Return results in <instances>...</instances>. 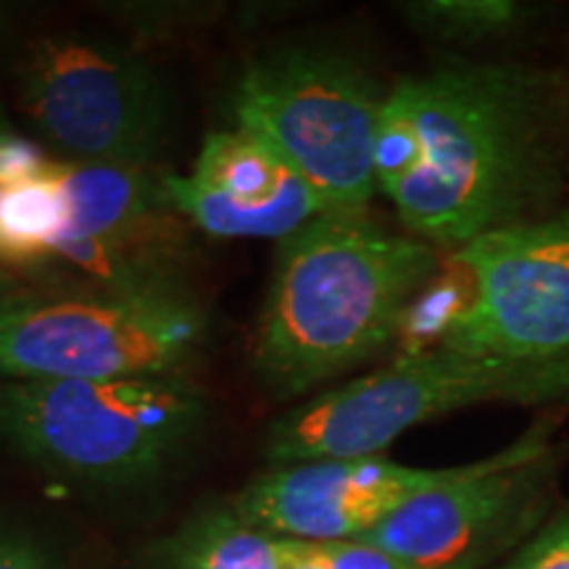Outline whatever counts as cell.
I'll use <instances>...</instances> for the list:
<instances>
[{"label": "cell", "instance_id": "20", "mask_svg": "<svg viewBox=\"0 0 569 569\" xmlns=\"http://www.w3.org/2000/svg\"><path fill=\"white\" fill-rule=\"evenodd\" d=\"M284 540V569H332L330 546L311 540Z\"/></svg>", "mask_w": 569, "mask_h": 569}, {"label": "cell", "instance_id": "13", "mask_svg": "<svg viewBox=\"0 0 569 569\" xmlns=\"http://www.w3.org/2000/svg\"><path fill=\"white\" fill-rule=\"evenodd\" d=\"M138 569H284V540L251 528L227 503L153 540Z\"/></svg>", "mask_w": 569, "mask_h": 569}, {"label": "cell", "instance_id": "2", "mask_svg": "<svg viewBox=\"0 0 569 569\" xmlns=\"http://www.w3.org/2000/svg\"><path fill=\"white\" fill-rule=\"evenodd\" d=\"M438 264L430 243L386 230L367 211H327L280 240L251 343L264 393L298 398L380 353Z\"/></svg>", "mask_w": 569, "mask_h": 569}, {"label": "cell", "instance_id": "18", "mask_svg": "<svg viewBox=\"0 0 569 569\" xmlns=\"http://www.w3.org/2000/svg\"><path fill=\"white\" fill-rule=\"evenodd\" d=\"M501 569H569V511L551 519Z\"/></svg>", "mask_w": 569, "mask_h": 569}, {"label": "cell", "instance_id": "21", "mask_svg": "<svg viewBox=\"0 0 569 569\" xmlns=\"http://www.w3.org/2000/svg\"><path fill=\"white\" fill-rule=\"evenodd\" d=\"M38 290L40 288H34L32 282H24L19 274L0 269V311H6V309H11V306L21 303L24 298L38 293Z\"/></svg>", "mask_w": 569, "mask_h": 569}, {"label": "cell", "instance_id": "19", "mask_svg": "<svg viewBox=\"0 0 569 569\" xmlns=\"http://www.w3.org/2000/svg\"><path fill=\"white\" fill-rule=\"evenodd\" d=\"M330 546V567L332 569H478L486 561H467L457 567H419L407 559H398L393 553L375 549V546L361 543V540H340Z\"/></svg>", "mask_w": 569, "mask_h": 569}, {"label": "cell", "instance_id": "16", "mask_svg": "<svg viewBox=\"0 0 569 569\" xmlns=\"http://www.w3.org/2000/svg\"><path fill=\"white\" fill-rule=\"evenodd\" d=\"M101 13L111 17L122 30H127L134 38H174V34L201 30V27L211 24V19L222 11L219 3H167V0H156V3H146V0H134V3H101L98 6Z\"/></svg>", "mask_w": 569, "mask_h": 569}, {"label": "cell", "instance_id": "23", "mask_svg": "<svg viewBox=\"0 0 569 569\" xmlns=\"http://www.w3.org/2000/svg\"><path fill=\"white\" fill-rule=\"evenodd\" d=\"M11 130H9V127H6L3 122H0V140H3L6 138V134H9Z\"/></svg>", "mask_w": 569, "mask_h": 569}, {"label": "cell", "instance_id": "22", "mask_svg": "<svg viewBox=\"0 0 569 569\" xmlns=\"http://www.w3.org/2000/svg\"><path fill=\"white\" fill-rule=\"evenodd\" d=\"M11 21H13V9L11 6L0 3V38H3V34H9Z\"/></svg>", "mask_w": 569, "mask_h": 569}, {"label": "cell", "instance_id": "10", "mask_svg": "<svg viewBox=\"0 0 569 569\" xmlns=\"http://www.w3.org/2000/svg\"><path fill=\"white\" fill-rule=\"evenodd\" d=\"M459 472L461 467H407L382 457L301 461L248 482L230 507L267 536L340 543L367 536L411 498Z\"/></svg>", "mask_w": 569, "mask_h": 569}, {"label": "cell", "instance_id": "12", "mask_svg": "<svg viewBox=\"0 0 569 569\" xmlns=\"http://www.w3.org/2000/svg\"><path fill=\"white\" fill-rule=\"evenodd\" d=\"M53 172L69 217L61 240L172 253L180 248V213L163 196L156 169L53 161Z\"/></svg>", "mask_w": 569, "mask_h": 569}, {"label": "cell", "instance_id": "8", "mask_svg": "<svg viewBox=\"0 0 569 569\" xmlns=\"http://www.w3.org/2000/svg\"><path fill=\"white\" fill-rule=\"evenodd\" d=\"M557 417H540L503 451L461 467L356 538L419 567L490 561L538 525L551 501L559 461L551 451Z\"/></svg>", "mask_w": 569, "mask_h": 569}, {"label": "cell", "instance_id": "4", "mask_svg": "<svg viewBox=\"0 0 569 569\" xmlns=\"http://www.w3.org/2000/svg\"><path fill=\"white\" fill-rule=\"evenodd\" d=\"M482 403H569V353L496 359L448 348L409 351L277 417L267 427L264 457L280 467L380 457L411 427Z\"/></svg>", "mask_w": 569, "mask_h": 569}, {"label": "cell", "instance_id": "1", "mask_svg": "<svg viewBox=\"0 0 569 569\" xmlns=\"http://www.w3.org/2000/svg\"><path fill=\"white\" fill-rule=\"evenodd\" d=\"M388 98L409 117L419 163L388 198L411 238L459 248L538 219L561 188L557 82L517 63H448Z\"/></svg>", "mask_w": 569, "mask_h": 569}, {"label": "cell", "instance_id": "7", "mask_svg": "<svg viewBox=\"0 0 569 569\" xmlns=\"http://www.w3.org/2000/svg\"><path fill=\"white\" fill-rule=\"evenodd\" d=\"M19 106L61 161L153 169L174 96L138 48L106 34L38 38L19 63Z\"/></svg>", "mask_w": 569, "mask_h": 569}, {"label": "cell", "instance_id": "9", "mask_svg": "<svg viewBox=\"0 0 569 569\" xmlns=\"http://www.w3.org/2000/svg\"><path fill=\"white\" fill-rule=\"evenodd\" d=\"M453 261L472 288L438 348L496 359L569 353V211L480 234Z\"/></svg>", "mask_w": 569, "mask_h": 569}, {"label": "cell", "instance_id": "6", "mask_svg": "<svg viewBox=\"0 0 569 569\" xmlns=\"http://www.w3.org/2000/svg\"><path fill=\"white\" fill-rule=\"evenodd\" d=\"M209 330V315L182 284L134 293L40 288L0 311V380L190 375Z\"/></svg>", "mask_w": 569, "mask_h": 569}, {"label": "cell", "instance_id": "5", "mask_svg": "<svg viewBox=\"0 0 569 569\" xmlns=\"http://www.w3.org/2000/svg\"><path fill=\"white\" fill-rule=\"evenodd\" d=\"M388 92L348 56L284 46L253 59L232 92L234 127L288 161L327 211L361 213L377 193L375 148Z\"/></svg>", "mask_w": 569, "mask_h": 569}, {"label": "cell", "instance_id": "17", "mask_svg": "<svg viewBox=\"0 0 569 569\" xmlns=\"http://www.w3.org/2000/svg\"><path fill=\"white\" fill-rule=\"evenodd\" d=\"M0 569H77L51 536L0 515Z\"/></svg>", "mask_w": 569, "mask_h": 569}, {"label": "cell", "instance_id": "3", "mask_svg": "<svg viewBox=\"0 0 569 569\" xmlns=\"http://www.w3.org/2000/svg\"><path fill=\"white\" fill-rule=\"evenodd\" d=\"M211 422V398L190 375L0 380V446L48 478L98 496L163 486Z\"/></svg>", "mask_w": 569, "mask_h": 569}, {"label": "cell", "instance_id": "11", "mask_svg": "<svg viewBox=\"0 0 569 569\" xmlns=\"http://www.w3.org/2000/svg\"><path fill=\"white\" fill-rule=\"evenodd\" d=\"M161 188L169 206L211 238L284 240L327 213L288 161L238 127L206 134L193 169L163 172Z\"/></svg>", "mask_w": 569, "mask_h": 569}, {"label": "cell", "instance_id": "15", "mask_svg": "<svg viewBox=\"0 0 569 569\" xmlns=\"http://www.w3.org/2000/svg\"><path fill=\"white\" fill-rule=\"evenodd\" d=\"M411 30L440 42L503 38L536 19L540 9L517 0H411L398 6Z\"/></svg>", "mask_w": 569, "mask_h": 569}, {"label": "cell", "instance_id": "14", "mask_svg": "<svg viewBox=\"0 0 569 569\" xmlns=\"http://www.w3.org/2000/svg\"><path fill=\"white\" fill-rule=\"evenodd\" d=\"M67 201L53 159L27 180L0 184V269L42 274L67 232Z\"/></svg>", "mask_w": 569, "mask_h": 569}]
</instances>
